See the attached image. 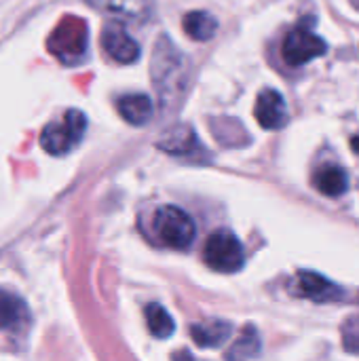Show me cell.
<instances>
[{
    "mask_svg": "<svg viewBox=\"0 0 359 361\" xmlns=\"http://www.w3.org/2000/svg\"><path fill=\"white\" fill-rule=\"evenodd\" d=\"M152 57V82L157 85L161 99L167 102L169 95L182 93L180 89L186 78V61L184 55L165 36L159 40V47Z\"/></svg>",
    "mask_w": 359,
    "mask_h": 361,
    "instance_id": "obj_1",
    "label": "cell"
},
{
    "mask_svg": "<svg viewBox=\"0 0 359 361\" xmlns=\"http://www.w3.org/2000/svg\"><path fill=\"white\" fill-rule=\"evenodd\" d=\"M152 228H154V235L159 237V241L174 250L190 247V243L197 237L193 218L176 205L159 207L152 218Z\"/></svg>",
    "mask_w": 359,
    "mask_h": 361,
    "instance_id": "obj_2",
    "label": "cell"
},
{
    "mask_svg": "<svg viewBox=\"0 0 359 361\" xmlns=\"http://www.w3.org/2000/svg\"><path fill=\"white\" fill-rule=\"evenodd\" d=\"M87 116L80 110H68L59 121H53L44 127L40 144L49 154H68L85 135Z\"/></svg>",
    "mask_w": 359,
    "mask_h": 361,
    "instance_id": "obj_3",
    "label": "cell"
},
{
    "mask_svg": "<svg viewBox=\"0 0 359 361\" xmlns=\"http://www.w3.org/2000/svg\"><path fill=\"white\" fill-rule=\"evenodd\" d=\"M203 258L212 271L231 275V273H237L243 269L245 250H243L241 241L231 231L222 228V231H216L209 235L205 250H203Z\"/></svg>",
    "mask_w": 359,
    "mask_h": 361,
    "instance_id": "obj_4",
    "label": "cell"
},
{
    "mask_svg": "<svg viewBox=\"0 0 359 361\" xmlns=\"http://www.w3.org/2000/svg\"><path fill=\"white\" fill-rule=\"evenodd\" d=\"M87 38H89V30L87 23L83 19L76 17H68L63 23L57 25V30L51 34L49 40V49L66 63L78 61L85 51H87Z\"/></svg>",
    "mask_w": 359,
    "mask_h": 361,
    "instance_id": "obj_5",
    "label": "cell"
},
{
    "mask_svg": "<svg viewBox=\"0 0 359 361\" xmlns=\"http://www.w3.org/2000/svg\"><path fill=\"white\" fill-rule=\"evenodd\" d=\"M326 51H328L326 40L307 27H296L294 32H290L281 47L284 59L290 66H305L315 57L324 55Z\"/></svg>",
    "mask_w": 359,
    "mask_h": 361,
    "instance_id": "obj_6",
    "label": "cell"
},
{
    "mask_svg": "<svg viewBox=\"0 0 359 361\" xmlns=\"http://www.w3.org/2000/svg\"><path fill=\"white\" fill-rule=\"evenodd\" d=\"M102 49L118 63H133L140 57V44L121 21H110L102 30Z\"/></svg>",
    "mask_w": 359,
    "mask_h": 361,
    "instance_id": "obj_7",
    "label": "cell"
},
{
    "mask_svg": "<svg viewBox=\"0 0 359 361\" xmlns=\"http://www.w3.org/2000/svg\"><path fill=\"white\" fill-rule=\"evenodd\" d=\"M254 114H256V121L260 123V127L267 129V131L281 129L290 121L288 104H286L284 95L279 91H275V89H264L258 95Z\"/></svg>",
    "mask_w": 359,
    "mask_h": 361,
    "instance_id": "obj_8",
    "label": "cell"
},
{
    "mask_svg": "<svg viewBox=\"0 0 359 361\" xmlns=\"http://www.w3.org/2000/svg\"><path fill=\"white\" fill-rule=\"evenodd\" d=\"M159 148L167 154L174 157H182V159H193L197 154H207L201 150L199 137L195 133V129L190 125H180V127H171L169 131L163 133V137L159 140Z\"/></svg>",
    "mask_w": 359,
    "mask_h": 361,
    "instance_id": "obj_9",
    "label": "cell"
},
{
    "mask_svg": "<svg viewBox=\"0 0 359 361\" xmlns=\"http://www.w3.org/2000/svg\"><path fill=\"white\" fill-rule=\"evenodd\" d=\"M28 324V305L17 294L0 290V332H23Z\"/></svg>",
    "mask_w": 359,
    "mask_h": 361,
    "instance_id": "obj_10",
    "label": "cell"
},
{
    "mask_svg": "<svg viewBox=\"0 0 359 361\" xmlns=\"http://www.w3.org/2000/svg\"><path fill=\"white\" fill-rule=\"evenodd\" d=\"M87 2L97 11L131 21L148 19L152 13V0H87Z\"/></svg>",
    "mask_w": 359,
    "mask_h": 361,
    "instance_id": "obj_11",
    "label": "cell"
},
{
    "mask_svg": "<svg viewBox=\"0 0 359 361\" xmlns=\"http://www.w3.org/2000/svg\"><path fill=\"white\" fill-rule=\"evenodd\" d=\"M298 286H300V292L303 296L315 300V302H332V300H341L343 298V290L332 283L330 279L317 275V273H311V271H303L300 277H298Z\"/></svg>",
    "mask_w": 359,
    "mask_h": 361,
    "instance_id": "obj_12",
    "label": "cell"
},
{
    "mask_svg": "<svg viewBox=\"0 0 359 361\" xmlns=\"http://www.w3.org/2000/svg\"><path fill=\"white\" fill-rule=\"evenodd\" d=\"M231 332H233V328L229 322L212 319L205 324H195L190 330V336H193L195 345L201 349H218L229 341Z\"/></svg>",
    "mask_w": 359,
    "mask_h": 361,
    "instance_id": "obj_13",
    "label": "cell"
},
{
    "mask_svg": "<svg viewBox=\"0 0 359 361\" xmlns=\"http://www.w3.org/2000/svg\"><path fill=\"white\" fill-rule=\"evenodd\" d=\"M116 108H118V114L129 123V125H135V127H142L146 125L150 118H152V99L144 93H135V95H125L116 102Z\"/></svg>",
    "mask_w": 359,
    "mask_h": 361,
    "instance_id": "obj_14",
    "label": "cell"
},
{
    "mask_svg": "<svg viewBox=\"0 0 359 361\" xmlns=\"http://www.w3.org/2000/svg\"><path fill=\"white\" fill-rule=\"evenodd\" d=\"M313 184L326 197H341L349 188V176L345 169H341L336 165H326L315 171Z\"/></svg>",
    "mask_w": 359,
    "mask_h": 361,
    "instance_id": "obj_15",
    "label": "cell"
},
{
    "mask_svg": "<svg viewBox=\"0 0 359 361\" xmlns=\"http://www.w3.org/2000/svg\"><path fill=\"white\" fill-rule=\"evenodd\" d=\"M184 32L193 40L205 42L214 38V34L218 32V19L207 11H193L184 17Z\"/></svg>",
    "mask_w": 359,
    "mask_h": 361,
    "instance_id": "obj_16",
    "label": "cell"
},
{
    "mask_svg": "<svg viewBox=\"0 0 359 361\" xmlns=\"http://www.w3.org/2000/svg\"><path fill=\"white\" fill-rule=\"evenodd\" d=\"M146 324H148L150 334L157 338H169L176 330L171 315L161 305H148L146 307Z\"/></svg>",
    "mask_w": 359,
    "mask_h": 361,
    "instance_id": "obj_17",
    "label": "cell"
},
{
    "mask_svg": "<svg viewBox=\"0 0 359 361\" xmlns=\"http://www.w3.org/2000/svg\"><path fill=\"white\" fill-rule=\"evenodd\" d=\"M258 353H260V338H258V332H256L252 326H248L245 332L241 334V338L235 343V347L229 351L226 357H231V360H235V357L243 360V357H256Z\"/></svg>",
    "mask_w": 359,
    "mask_h": 361,
    "instance_id": "obj_18",
    "label": "cell"
},
{
    "mask_svg": "<svg viewBox=\"0 0 359 361\" xmlns=\"http://www.w3.org/2000/svg\"><path fill=\"white\" fill-rule=\"evenodd\" d=\"M343 341H345V349L349 353L359 355V317H353L345 324L343 330Z\"/></svg>",
    "mask_w": 359,
    "mask_h": 361,
    "instance_id": "obj_19",
    "label": "cell"
},
{
    "mask_svg": "<svg viewBox=\"0 0 359 361\" xmlns=\"http://www.w3.org/2000/svg\"><path fill=\"white\" fill-rule=\"evenodd\" d=\"M351 148H353V150L359 154V135H355V137L351 140Z\"/></svg>",
    "mask_w": 359,
    "mask_h": 361,
    "instance_id": "obj_20",
    "label": "cell"
}]
</instances>
